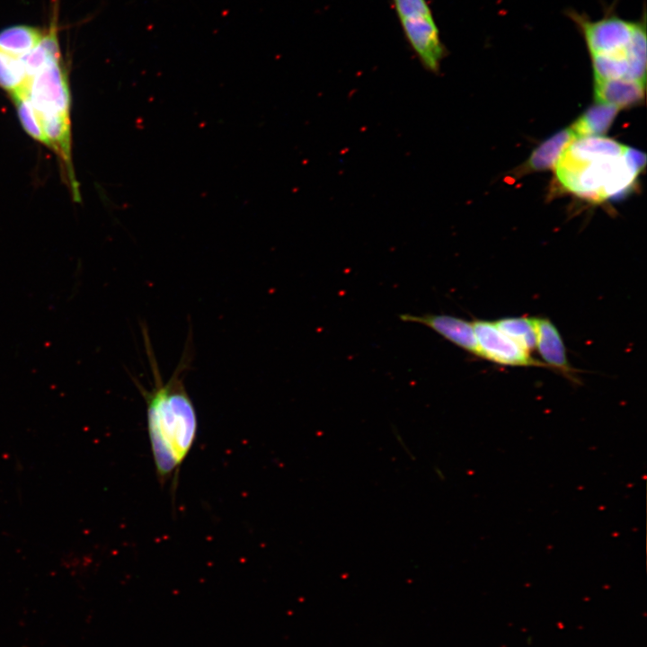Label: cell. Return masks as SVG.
I'll list each match as a JSON object with an SVG mask.
<instances>
[{"instance_id": "cell-8", "label": "cell", "mask_w": 647, "mask_h": 647, "mask_svg": "<svg viewBox=\"0 0 647 647\" xmlns=\"http://www.w3.org/2000/svg\"><path fill=\"white\" fill-rule=\"evenodd\" d=\"M536 348L549 368L559 371L572 382H578L576 370L570 365L562 336L556 326L545 317H535Z\"/></svg>"}, {"instance_id": "cell-9", "label": "cell", "mask_w": 647, "mask_h": 647, "mask_svg": "<svg viewBox=\"0 0 647 647\" xmlns=\"http://www.w3.org/2000/svg\"><path fill=\"white\" fill-rule=\"evenodd\" d=\"M644 88L645 84L626 79H595V98L598 103L625 108L643 100Z\"/></svg>"}, {"instance_id": "cell-13", "label": "cell", "mask_w": 647, "mask_h": 647, "mask_svg": "<svg viewBox=\"0 0 647 647\" xmlns=\"http://www.w3.org/2000/svg\"><path fill=\"white\" fill-rule=\"evenodd\" d=\"M41 32L32 27L17 25L0 31V50L13 56H22L42 39Z\"/></svg>"}, {"instance_id": "cell-16", "label": "cell", "mask_w": 647, "mask_h": 647, "mask_svg": "<svg viewBox=\"0 0 647 647\" xmlns=\"http://www.w3.org/2000/svg\"><path fill=\"white\" fill-rule=\"evenodd\" d=\"M29 78L34 76L49 62L59 60V49L55 32L43 36L40 41L20 58Z\"/></svg>"}, {"instance_id": "cell-11", "label": "cell", "mask_w": 647, "mask_h": 647, "mask_svg": "<svg viewBox=\"0 0 647 647\" xmlns=\"http://www.w3.org/2000/svg\"><path fill=\"white\" fill-rule=\"evenodd\" d=\"M618 111L614 105L598 102L587 110L571 129L576 137L601 135L609 129Z\"/></svg>"}, {"instance_id": "cell-19", "label": "cell", "mask_w": 647, "mask_h": 647, "mask_svg": "<svg viewBox=\"0 0 647 647\" xmlns=\"http://www.w3.org/2000/svg\"><path fill=\"white\" fill-rule=\"evenodd\" d=\"M624 157L629 166L638 174L645 166L646 155L639 150L625 146Z\"/></svg>"}, {"instance_id": "cell-6", "label": "cell", "mask_w": 647, "mask_h": 647, "mask_svg": "<svg viewBox=\"0 0 647 647\" xmlns=\"http://www.w3.org/2000/svg\"><path fill=\"white\" fill-rule=\"evenodd\" d=\"M403 34L422 66L429 71L439 70L446 54L432 13L400 20Z\"/></svg>"}, {"instance_id": "cell-4", "label": "cell", "mask_w": 647, "mask_h": 647, "mask_svg": "<svg viewBox=\"0 0 647 647\" xmlns=\"http://www.w3.org/2000/svg\"><path fill=\"white\" fill-rule=\"evenodd\" d=\"M28 98L39 117L68 115L70 92L59 60L49 62L31 78Z\"/></svg>"}, {"instance_id": "cell-17", "label": "cell", "mask_w": 647, "mask_h": 647, "mask_svg": "<svg viewBox=\"0 0 647 647\" xmlns=\"http://www.w3.org/2000/svg\"><path fill=\"white\" fill-rule=\"evenodd\" d=\"M19 118L24 129L35 139L48 145L43 133L39 116L32 107L28 95L20 94L13 96Z\"/></svg>"}, {"instance_id": "cell-15", "label": "cell", "mask_w": 647, "mask_h": 647, "mask_svg": "<svg viewBox=\"0 0 647 647\" xmlns=\"http://www.w3.org/2000/svg\"><path fill=\"white\" fill-rule=\"evenodd\" d=\"M495 325L523 349L531 351L536 348V327L535 317H504L494 322Z\"/></svg>"}, {"instance_id": "cell-2", "label": "cell", "mask_w": 647, "mask_h": 647, "mask_svg": "<svg viewBox=\"0 0 647 647\" xmlns=\"http://www.w3.org/2000/svg\"><path fill=\"white\" fill-rule=\"evenodd\" d=\"M556 176L568 191L603 201L625 193L639 175L622 155H581L564 150L555 165Z\"/></svg>"}, {"instance_id": "cell-10", "label": "cell", "mask_w": 647, "mask_h": 647, "mask_svg": "<svg viewBox=\"0 0 647 647\" xmlns=\"http://www.w3.org/2000/svg\"><path fill=\"white\" fill-rule=\"evenodd\" d=\"M574 137L571 127L555 133L533 151L520 173L539 172L554 167Z\"/></svg>"}, {"instance_id": "cell-18", "label": "cell", "mask_w": 647, "mask_h": 647, "mask_svg": "<svg viewBox=\"0 0 647 647\" xmlns=\"http://www.w3.org/2000/svg\"><path fill=\"white\" fill-rule=\"evenodd\" d=\"M400 19L432 13L426 0H392Z\"/></svg>"}, {"instance_id": "cell-3", "label": "cell", "mask_w": 647, "mask_h": 647, "mask_svg": "<svg viewBox=\"0 0 647 647\" xmlns=\"http://www.w3.org/2000/svg\"><path fill=\"white\" fill-rule=\"evenodd\" d=\"M577 24L591 56H609L628 58L633 66L634 79L646 82V22L627 21L616 15L591 20L577 12H569Z\"/></svg>"}, {"instance_id": "cell-14", "label": "cell", "mask_w": 647, "mask_h": 647, "mask_svg": "<svg viewBox=\"0 0 647 647\" xmlns=\"http://www.w3.org/2000/svg\"><path fill=\"white\" fill-rule=\"evenodd\" d=\"M30 80L21 59L0 50V86L13 96L28 94Z\"/></svg>"}, {"instance_id": "cell-12", "label": "cell", "mask_w": 647, "mask_h": 647, "mask_svg": "<svg viewBox=\"0 0 647 647\" xmlns=\"http://www.w3.org/2000/svg\"><path fill=\"white\" fill-rule=\"evenodd\" d=\"M39 119L48 145L69 164L71 149L69 115H47Z\"/></svg>"}, {"instance_id": "cell-7", "label": "cell", "mask_w": 647, "mask_h": 647, "mask_svg": "<svg viewBox=\"0 0 647 647\" xmlns=\"http://www.w3.org/2000/svg\"><path fill=\"white\" fill-rule=\"evenodd\" d=\"M400 318L404 322L423 324L456 346L480 357L473 324L470 322L453 315L435 314L422 315L403 314Z\"/></svg>"}, {"instance_id": "cell-1", "label": "cell", "mask_w": 647, "mask_h": 647, "mask_svg": "<svg viewBox=\"0 0 647 647\" xmlns=\"http://www.w3.org/2000/svg\"><path fill=\"white\" fill-rule=\"evenodd\" d=\"M154 383L147 391L137 381L146 403L147 430L157 480L161 485L176 483L180 468L197 436L198 420L182 375L190 361L184 352L173 375L165 383L159 368L146 330L142 328Z\"/></svg>"}, {"instance_id": "cell-5", "label": "cell", "mask_w": 647, "mask_h": 647, "mask_svg": "<svg viewBox=\"0 0 647 647\" xmlns=\"http://www.w3.org/2000/svg\"><path fill=\"white\" fill-rule=\"evenodd\" d=\"M472 324L480 358L503 366L549 368L545 362L533 358L529 351L504 334L494 323L475 320Z\"/></svg>"}]
</instances>
